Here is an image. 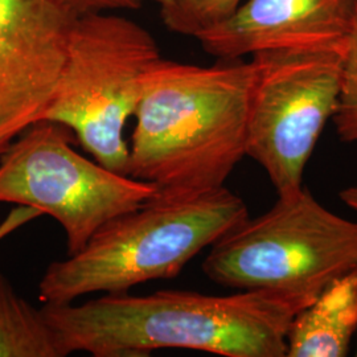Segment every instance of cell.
<instances>
[{"instance_id":"6da1fadb","label":"cell","mask_w":357,"mask_h":357,"mask_svg":"<svg viewBox=\"0 0 357 357\" xmlns=\"http://www.w3.org/2000/svg\"><path fill=\"white\" fill-rule=\"evenodd\" d=\"M315 298L277 290L205 295L105 294L81 305L44 303L63 356H143L162 348L227 357H286L295 315Z\"/></svg>"},{"instance_id":"7a4b0ae2","label":"cell","mask_w":357,"mask_h":357,"mask_svg":"<svg viewBox=\"0 0 357 357\" xmlns=\"http://www.w3.org/2000/svg\"><path fill=\"white\" fill-rule=\"evenodd\" d=\"M212 66L159 59L142 79L128 146V175L162 197L225 185L245 153L253 64Z\"/></svg>"},{"instance_id":"3957f363","label":"cell","mask_w":357,"mask_h":357,"mask_svg":"<svg viewBox=\"0 0 357 357\" xmlns=\"http://www.w3.org/2000/svg\"><path fill=\"white\" fill-rule=\"evenodd\" d=\"M249 217L225 185L190 197L155 196L115 217L75 255L54 261L38 283L43 303H72L89 294L128 293L150 281L174 280L205 248Z\"/></svg>"},{"instance_id":"277c9868","label":"cell","mask_w":357,"mask_h":357,"mask_svg":"<svg viewBox=\"0 0 357 357\" xmlns=\"http://www.w3.org/2000/svg\"><path fill=\"white\" fill-rule=\"evenodd\" d=\"M356 268L357 222L324 208L305 185L221 236L203 262L205 275L225 287L311 298Z\"/></svg>"},{"instance_id":"5b68a950","label":"cell","mask_w":357,"mask_h":357,"mask_svg":"<svg viewBox=\"0 0 357 357\" xmlns=\"http://www.w3.org/2000/svg\"><path fill=\"white\" fill-rule=\"evenodd\" d=\"M159 59L155 38L135 22L101 13L77 17L43 121L69 128L96 162L128 175L123 132L139 101L143 76Z\"/></svg>"},{"instance_id":"8992f818","label":"cell","mask_w":357,"mask_h":357,"mask_svg":"<svg viewBox=\"0 0 357 357\" xmlns=\"http://www.w3.org/2000/svg\"><path fill=\"white\" fill-rule=\"evenodd\" d=\"M72 134L41 121L0 155V204L31 206L53 217L64 229L68 255L105 224L158 195L153 184L77 153Z\"/></svg>"},{"instance_id":"52a82bcc","label":"cell","mask_w":357,"mask_h":357,"mask_svg":"<svg viewBox=\"0 0 357 357\" xmlns=\"http://www.w3.org/2000/svg\"><path fill=\"white\" fill-rule=\"evenodd\" d=\"M345 45L253 54L245 153L278 195L303 187L307 163L336 110Z\"/></svg>"},{"instance_id":"ba28073f","label":"cell","mask_w":357,"mask_h":357,"mask_svg":"<svg viewBox=\"0 0 357 357\" xmlns=\"http://www.w3.org/2000/svg\"><path fill=\"white\" fill-rule=\"evenodd\" d=\"M73 20L57 0H0V155L43 121Z\"/></svg>"},{"instance_id":"9c48e42d","label":"cell","mask_w":357,"mask_h":357,"mask_svg":"<svg viewBox=\"0 0 357 357\" xmlns=\"http://www.w3.org/2000/svg\"><path fill=\"white\" fill-rule=\"evenodd\" d=\"M356 13L357 0H248L195 38L220 60L275 50L336 47L349 38Z\"/></svg>"},{"instance_id":"30bf717a","label":"cell","mask_w":357,"mask_h":357,"mask_svg":"<svg viewBox=\"0 0 357 357\" xmlns=\"http://www.w3.org/2000/svg\"><path fill=\"white\" fill-rule=\"evenodd\" d=\"M357 331V268L330 282L294 318L286 357L348 356Z\"/></svg>"},{"instance_id":"8fae6325","label":"cell","mask_w":357,"mask_h":357,"mask_svg":"<svg viewBox=\"0 0 357 357\" xmlns=\"http://www.w3.org/2000/svg\"><path fill=\"white\" fill-rule=\"evenodd\" d=\"M0 357H63L43 310H36L0 273Z\"/></svg>"},{"instance_id":"7c38bea8","label":"cell","mask_w":357,"mask_h":357,"mask_svg":"<svg viewBox=\"0 0 357 357\" xmlns=\"http://www.w3.org/2000/svg\"><path fill=\"white\" fill-rule=\"evenodd\" d=\"M241 0H171L160 7L165 26L180 35L196 36L202 31L225 20Z\"/></svg>"},{"instance_id":"4fadbf2b","label":"cell","mask_w":357,"mask_h":357,"mask_svg":"<svg viewBox=\"0 0 357 357\" xmlns=\"http://www.w3.org/2000/svg\"><path fill=\"white\" fill-rule=\"evenodd\" d=\"M331 121L340 141L357 143V13L345 45L339 98Z\"/></svg>"},{"instance_id":"5bb4252c","label":"cell","mask_w":357,"mask_h":357,"mask_svg":"<svg viewBox=\"0 0 357 357\" xmlns=\"http://www.w3.org/2000/svg\"><path fill=\"white\" fill-rule=\"evenodd\" d=\"M59 4L69 13L73 19L100 13L105 10H119V8H138L143 1H155L160 7L168 4L171 0H57Z\"/></svg>"},{"instance_id":"9a60e30c","label":"cell","mask_w":357,"mask_h":357,"mask_svg":"<svg viewBox=\"0 0 357 357\" xmlns=\"http://www.w3.org/2000/svg\"><path fill=\"white\" fill-rule=\"evenodd\" d=\"M43 216V213L31 206L24 205H16L13 211L7 215V217L0 222V243L7 238L13 231L23 228L31 221Z\"/></svg>"},{"instance_id":"2e32d148","label":"cell","mask_w":357,"mask_h":357,"mask_svg":"<svg viewBox=\"0 0 357 357\" xmlns=\"http://www.w3.org/2000/svg\"><path fill=\"white\" fill-rule=\"evenodd\" d=\"M340 199L344 202L345 204L354 211L357 212V185L356 187H349L340 192Z\"/></svg>"}]
</instances>
